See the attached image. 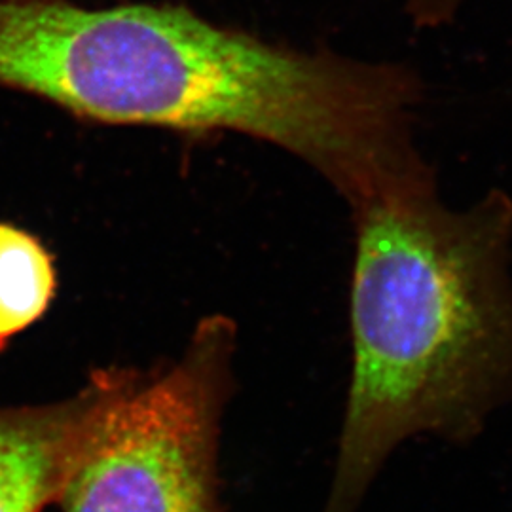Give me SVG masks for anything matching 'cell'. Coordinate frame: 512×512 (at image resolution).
Masks as SVG:
<instances>
[{
  "label": "cell",
  "instance_id": "6da1fadb",
  "mask_svg": "<svg viewBox=\"0 0 512 512\" xmlns=\"http://www.w3.org/2000/svg\"><path fill=\"white\" fill-rule=\"evenodd\" d=\"M0 88L93 124L253 137L349 207L425 167L410 133L420 90L403 67L296 50L179 4L0 0Z\"/></svg>",
  "mask_w": 512,
  "mask_h": 512
},
{
  "label": "cell",
  "instance_id": "7a4b0ae2",
  "mask_svg": "<svg viewBox=\"0 0 512 512\" xmlns=\"http://www.w3.org/2000/svg\"><path fill=\"white\" fill-rule=\"evenodd\" d=\"M349 209L353 366L323 512L357 511L404 440H471L512 399L511 198L448 209L427 167Z\"/></svg>",
  "mask_w": 512,
  "mask_h": 512
},
{
  "label": "cell",
  "instance_id": "3957f363",
  "mask_svg": "<svg viewBox=\"0 0 512 512\" xmlns=\"http://www.w3.org/2000/svg\"><path fill=\"white\" fill-rule=\"evenodd\" d=\"M232 319L207 317L165 368H116L57 503L61 512H222L219 435Z\"/></svg>",
  "mask_w": 512,
  "mask_h": 512
},
{
  "label": "cell",
  "instance_id": "277c9868",
  "mask_svg": "<svg viewBox=\"0 0 512 512\" xmlns=\"http://www.w3.org/2000/svg\"><path fill=\"white\" fill-rule=\"evenodd\" d=\"M112 368L61 403L0 408V512H42L57 501L109 393Z\"/></svg>",
  "mask_w": 512,
  "mask_h": 512
},
{
  "label": "cell",
  "instance_id": "5b68a950",
  "mask_svg": "<svg viewBox=\"0 0 512 512\" xmlns=\"http://www.w3.org/2000/svg\"><path fill=\"white\" fill-rule=\"evenodd\" d=\"M55 293L54 260L25 230L0 224V346L33 325Z\"/></svg>",
  "mask_w": 512,
  "mask_h": 512
},
{
  "label": "cell",
  "instance_id": "8992f818",
  "mask_svg": "<svg viewBox=\"0 0 512 512\" xmlns=\"http://www.w3.org/2000/svg\"><path fill=\"white\" fill-rule=\"evenodd\" d=\"M463 0H406L410 16L420 25H439L456 14Z\"/></svg>",
  "mask_w": 512,
  "mask_h": 512
}]
</instances>
